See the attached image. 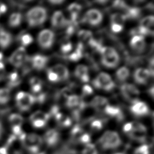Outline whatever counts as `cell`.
Instances as JSON below:
<instances>
[{
  "label": "cell",
  "instance_id": "cell-56",
  "mask_svg": "<svg viewBox=\"0 0 154 154\" xmlns=\"http://www.w3.org/2000/svg\"><path fill=\"white\" fill-rule=\"evenodd\" d=\"M2 130H3L2 125V124L0 123V136H1V134H2Z\"/></svg>",
  "mask_w": 154,
  "mask_h": 154
},
{
  "label": "cell",
  "instance_id": "cell-15",
  "mask_svg": "<svg viewBox=\"0 0 154 154\" xmlns=\"http://www.w3.org/2000/svg\"><path fill=\"white\" fill-rule=\"evenodd\" d=\"M48 61L47 57L42 55H35L31 59V66L37 70L43 69Z\"/></svg>",
  "mask_w": 154,
  "mask_h": 154
},
{
  "label": "cell",
  "instance_id": "cell-9",
  "mask_svg": "<svg viewBox=\"0 0 154 154\" xmlns=\"http://www.w3.org/2000/svg\"><path fill=\"white\" fill-rule=\"evenodd\" d=\"M55 34L50 29L42 31L38 35V42L39 45L43 49H49L53 45Z\"/></svg>",
  "mask_w": 154,
  "mask_h": 154
},
{
  "label": "cell",
  "instance_id": "cell-29",
  "mask_svg": "<svg viewBox=\"0 0 154 154\" xmlns=\"http://www.w3.org/2000/svg\"><path fill=\"white\" fill-rule=\"evenodd\" d=\"M81 102V100L78 96L74 94L69 96L66 100V105L70 108H77Z\"/></svg>",
  "mask_w": 154,
  "mask_h": 154
},
{
  "label": "cell",
  "instance_id": "cell-52",
  "mask_svg": "<svg viewBox=\"0 0 154 154\" xmlns=\"http://www.w3.org/2000/svg\"><path fill=\"white\" fill-rule=\"evenodd\" d=\"M123 131L124 132L128 134L132 131V123H127L123 127Z\"/></svg>",
  "mask_w": 154,
  "mask_h": 154
},
{
  "label": "cell",
  "instance_id": "cell-36",
  "mask_svg": "<svg viewBox=\"0 0 154 154\" xmlns=\"http://www.w3.org/2000/svg\"><path fill=\"white\" fill-rule=\"evenodd\" d=\"M8 82L10 86L13 87L18 85L20 82L18 73L16 72L11 73L8 76Z\"/></svg>",
  "mask_w": 154,
  "mask_h": 154
},
{
  "label": "cell",
  "instance_id": "cell-35",
  "mask_svg": "<svg viewBox=\"0 0 154 154\" xmlns=\"http://www.w3.org/2000/svg\"><path fill=\"white\" fill-rule=\"evenodd\" d=\"M81 154H98V152L94 144L88 143L85 145Z\"/></svg>",
  "mask_w": 154,
  "mask_h": 154
},
{
  "label": "cell",
  "instance_id": "cell-2",
  "mask_svg": "<svg viewBox=\"0 0 154 154\" xmlns=\"http://www.w3.org/2000/svg\"><path fill=\"white\" fill-rule=\"evenodd\" d=\"M47 17V11L42 7H35L30 9L26 14V19L30 26L40 25L45 22Z\"/></svg>",
  "mask_w": 154,
  "mask_h": 154
},
{
  "label": "cell",
  "instance_id": "cell-3",
  "mask_svg": "<svg viewBox=\"0 0 154 154\" xmlns=\"http://www.w3.org/2000/svg\"><path fill=\"white\" fill-rule=\"evenodd\" d=\"M16 105L21 111H28L35 102L34 96L24 91H19L16 96Z\"/></svg>",
  "mask_w": 154,
  "mask_h": 154
},
{
  "label": "cell",
  "instance_id": "cell-57",
  "mask_svg": "<svg viewBox=\"0 0 154 154\" xmlns=\"http://www.w3.org/2000/svg\"><path fill=\"white\" fill-rule=\"evenodd\" d=\"M33 154H46L45 152H38L37 153H33Z\"/></svg>",
  "mask_w": 154,
  "mask_h": 154
},
{
  "label": "cell",
  "instance_id": "cell-16",
  "mask_svg": "<svg viewBox=\"0 0 154 154\" xmlns=\"http://www.w3.org/2000/svg\"><path fill=\"white\" fill-rule=\"evenodd\" d=\"M51 23L55 28H60L65 26L67 25V20L62 13V12L58 11H55L52 16Z\"/></svg>",
  "mask_w": 154,
  "mask_h": 154
},
{
  "label": "cell",
  "instance_id": "cell-51",
  "mask_svg": "<svg viewBox=\"0 0 154 154\" xmlns=\"http://www.w3.org/2000/svg\"><path fill=\"white\" fill-rule=\"evenodd\" d=\"M5 66L3 64V63L0 61V81L4 79L5 76Z\"/></svg>",
  "mask_w": 154,
  "mask_h": 154
},
{
  "label": "cell",
  "instance_id": "cell-21",
  "mask_svg": "<svg viewBox=\"0 0 154 154\" xmlns=\"http://www.w3.org/2000/svg\"><path fill=\"white\" fill-rule=\"evenodd\" d=\"M140 26L143 28L148 32L149 34H153V16H149L143 18L141 22Z\"/></svg>",
  "mask_w": 154,
  "mask_h": 154
},
{
  "label": "cell",
  "instance_id": "cell-1",
  "mask_svg": "<svg viewBox=\"0 0 154 154\" xmlns=\"http://www.w3.org/2000/svg\"><path fill=\"white\" fill-rule=\"evenodd\" d=\"M100 146L104 150H112L118 148L122 144L119 134L115 131H107L99 139Z\"/></svg>",
  "mask_w": 154,
  "mask_h": 154
},
{
  "label": "cell",
  "instance_id": "cell-47",
  "mask_svg": "<svg viewBox=\"0 0 154 154\" xmlns=\"http://www.w3.org/2000/svg\"><path fill=\"white\" fill-rule=\"evenodd\" d=\"M82 93L84 95L86 96L90 95L93 93V89L88 85H85L82 88Z\"/></svg>",
  "mask_w": 154,
  "mask_h": 154
},
{
  "label": "cell",
  "instance_id": "cell-46",
  "mask_svg": "<svg viewBox=\"0 0 154 154\" xmlns=\"http://www.w3.org/2000/svg\"><path fill=\"white\" fill-rule=\"evenodd\" d=\"M113 5H114V7H115L116 8H120V9H125V10H126L128 7L126 5V4L125 3V2L122 1H114Z\"/></svg>",
  "mask_w": 154,
  "mask_h": 154
},
{
  "label": "cell",
  "instance_id": "cell-53",
  "mask_svg": "<svg viewBox=\"0 0 154 154\" xmlns=\"http://www.w3.org/2000/svg\"><path fill=\"white\" fill-rule=\"evenodd\" d=\"M7 7L5 4L0 2V16L7 11Z\"/></svg>",
  "mask_w": 154,
  "mask_h": 154
},
{
  "label": "cell",
  "instance_id": "cell-6",
  "mask_svg": "<svg viewBox=\"0 0 154 154\" xmlns=\"http://www.w3.org/2000/svg\"><path fill=\"white\" fill-rule=\"evenodd\" d=\"M132 131L128 134L132 139L138 142H144L146 139L147 129L141 123L137 122H131Z\"/></svg>",
  "mask_w": 154,
  "mask_h": 154
},
{
  "label": "cell",
  "instance_id": "cell-13",
  "mask_svg": "<svg viewBox=\"0 0 154 154\" xmlns=\"http://www.w3.org/2000/svg\"><path fill=\"white\" fill-rule=\"evenodd\" d=\"M130 45L132 48L137 52H141L144 51L146 46L145 40L143 36L136 35L131 38Z\"/></svg>",
  "mask_w": 154,
  "mask_h": 154
},
{
  "label": "cell",
  "instance_id": "cell-54",
  "mask_svg": "<svg viewBox=\"0 0 154 154\" xmlns=\"http://www.w3.org/2000/svg\"><path fill=\"white\" fill-rule=\"evenodd\" d=\"M49 2H51V4H60L63 2V1H60V0L55 1V0H54V1H50Z\"/></svg>",
  "mask_w": 154,
  "mask_h": 154
},
{
  "label": "cell",
  "instance_id": "cell-31",
  "mask_svg": "<svg viewBox=\"0 0 154 154\" xmlns=\"http://www.w3.org/2000/svg\"><path fill=\"white\" fill-rule=\"evenodd\" d=\"M126 18L125 14L121 13H114L111 16V24H116L123 25L125 23Z\"/></svg>",
  "mask_w": 154,
  "mask_h": 154
},
{
  "label": "cell",
  "instance_id": "cell-44",
  "mask_svg": "<svg viewBox=\"0 0 154 154\" xmlns=\"http://www.w3.org/2000/svg\"><path fill=\"white\" fill-rule=\"evenodd\" d=\"M48 79L51 82H58L60 81L59 78L57 73H55L54 72L51 70L50 69L48 70Z\"/></svg>",
  "mask_w": 154,
  "mask_h": 154
},
{
  "label": "cell",
  "instance_id": "cell-22",
  "mask_svg": "<svg viewBox=\"0 0 154 154\" xmlns=\"http://www.w3.org/2000/svg\"><path fill=\"white\" fill-rule=\"evenodd\" d=\"M104 109L106 114L112 117H116L119 120H122L123 117V115L118 106L107 105Z\"/></svg>",
  "mask_w": 154,
  "mask_h": 154
},
{
  "label": "cell",
  "instance_id": "cell-38",
  "mask_svg": "<svg viewBox=\"0 0 154 154\" xmlns=\"http://www.w3.org/2000/svg\"><path fill=\"white\" fill-rule=\"evenodd\" d=\"M134 154H150L149 146L146 144H141L135 149Z\"/></svg>",
  "mask_w": 154,
  "mask_h": 154
},
{
  "label": "cell",
  "instance_id": "cell-25",
  "mask_svg": "<svg viewBox=\"0 0 154 154\" xmlns=\"http://www.w3.org/2000/svg\"><path fill=\"white\" fill-rule=\"evenodd\" d=\"M126 14H125L126 19H135L138 18L141 15V10L137 7H128L126 10Z\"/></svg>",
  "mask_w": 154,
  "mask_h": 154
},
{
  "label": "cell",
  "instance_id": "cell-58",
  "mask_svg": "<svg viewBox=\"0 0 154 154\" xmlns=\"http://www.w3.org/2000/svg\"><path fill=\"white\" fill-rule=\"evenodd\" d=\"M2 57H3V55H2V54L1 53V52H0V60L2 58Z\"/></svg>",
  "mask_w": 154,
  "mask_h": 154
},
{
  "label": "cell",
  "instance_id": "cell-5",
  "mask_svg": "<svg viewBox=\"0 0 154 154\" xmlns=\"http://www.w3.org/2000/svg\"><path fill=\"white\" fill-rule=\"evenodd\" d=\"M93 85L97 88L103 89L106 91H110L115 87V84L111 76L103 72L99 73L96 79L93 80Z\"/></svg>",
  "mask_w": 154,
  "mask_h": 154
},
{
  "label": "cell",
  "instance_id": "cell-33",
  "mask_svg": "<svg viewBox=\"0 0 154 154\" xmlns=\"http://www.w3.org/2000/svg\"><path fill=\"white\" fill-rule=\"evenodd\" d=\"M49 117H50L49 114L46 112H42L41 111H37L31 115L29 119L31 122H32L34 120H45L47 122Z\"/></svg>",
  "mask_w": 154,
  "mask_h": 154
},
{
  "label": "cell",
  "instance_id": "cell-28",
  "mask_svg": "<svg viewBox=\"0 0 154 154\" xmlns=\"http://www.w3.org/2000/svg\"><path fill=\"white\" fill-rule=\"evenodd\" d=\"M9 122L13 126H21L23 122V118L19 114L13 113L10 115Z\"/></svg>",
  "mask_w": 154,
  "mask_h": 154
},
{
  "label": "cell",
  "instance_id": "cell-59",
  "mask_svg": "<svg viewBox=\"0 0 154 154\" xmlns=\"http://www.w3.org/2000/svg\"><path fill=\"white\" fill-rule=\"evenodd\" d=\"M113 154H125L123 153H122V152H116V153H114Z\"/></svg>",
  "mask_w": 154,
  "mask_h": 154
},
{
  "label": "cell",
  "instance_id": "cell-27",
  "mask_svg": "<svg viewBox=\"0 0 154 154\" xmlns=\"http://www.w3.org/2000/svg\"><path fill=\"white\" fill-rule=\"evenodd\" d=\"M83 45L81 43H79L75 50L73 53L70 54L69 56V58L73 61H76L80 60L82 57L83 53Z\"/></svg>",
  "mask_w": 154,
  "mask_h": 154
},
{
  "label": "cell",
  "instance_id": "cell-34",
  "mask_svg": "<svg viewBox=\"0 0 154 154\" xmlns=\"http://www.w3.org/2000/svg\"><path fill=\"white\" fill-rule=\"evenodd\" d=\"M10 99V91L7 88H0V104L7 103Z\"/></svg>",
  "mask_w": 154,
  "mask_h": 154
},
{
  "label": "cell",
  "instance_id": "cell-43",
  "mask_svg": "<svg viewBox=\"0 0 154 154\" xmlns=\"http://www.w3.org/2000/svg\"><path fill=\"white\" fill-rule=\"evenodd\" d=\"M90 135L87 134V133H83L81 136L80 137L78 138V141L81 143L82 144H84V145H86L88 143H90Z\"/></svg>",
  "mask_w": 154,
  "mask_h": 154
},
{
  "label": "cell",
  "instance_id": "cell-30",
  "mask_svg": "<svg viewBox=\"0 0 154 154\" xmlns=\"http://www.w3.org/2000/svg\"><path fill=\"white\" fill-rule=\"evenodd\" d=\"M55 117V119L57 120V122L62 126L68 127V126H70L72 124L71 119L69 117L62 114L60 112Z\"/></svg>",
  "mask_w": 154,
  "mask_h": 154
},
{
  "label": "cell",
  "instance_id": "cell-19",
  "mask_svg": "<svg viewBox=\"0 0 154 154\" xmlns=\"http://www.w3.org/2000/svg\"><path fill=\"white\" fill-rule=\"evenodd\" d=\"M75 75L76 77L79 78L83 82H87L89 81L90 78L88 75V68L84 65L78 66L75 70Z\"/></svg>",
  "mask_w": 154,
  "mask_h": 154
},
{
  "label": "cell",
  "instance_id": "cell-24",
  "mask_svg": "<svg viewBox=\"0 0 154 154\" xmlns=\"http://www.w3.org/2000/svg\"><path fill=\"white\" fill-rule=\"evenodd\" d=\"M22 20V16L19 12H15L12 13L8 20L9 25L11 27H17L20 25Z\"/></svg>",
  "mask_w": 154,
  "mask_h": 154
},
{
  "label": "cell",
  "instance_id": "cell-45",
  "mask_svg": "<svg viewBox=\"0 0 154 154\" xmlns=\"http://www.w3.org/2000/svg\"><path fill=\"white\" fill-rule=\"evenodd\" d=\"M32 123V125L36 128H41L44 127L46 124V122L45 120H34L32 122H31Z\"/></svg>",
  "mask_w": 154,
  "mask_h": 154
},
{
  "label": "cell",
  "instance_id": "cell-4",
  "mask_svg": "<svg viewBox=\"0 0 154 154\" xmlns=\"http://www.w3.org/2000/svg\"><path fill=\"white\" fill-rule=\"evenodd\" d=\"M23 140L26 148L32 152V154L39 152L40 148L43 142L40 136L34 133L25 135Z\"/></svg>",
  "mask_w": 154,
  "mask_h": 154
},
{
  "label": "cell",
  "instance_id": "cell-20",
  "mask_svg": "<svg viewBox=\"0 0 154 154\" xmlns=\"http://www.w3.org/2000/svg\"><path fill=\"white\" fill-rule=\"evenodd\" d=\"M12 35L10 32L4 29L0 30V48L6 49L12 42Z\"/></svg>",
  "mask_w": 154,
  "mask_h": 154
},
{
  "label": "cell",
  "instance_id": "cell-40",
  "mask_svg": "<svg viewBox=\"0 0 154 154\" xmlns=\"http://www.w3.org/2000/svg\"><path fill=\"white\" fill-rule=\"evenodd\" d=\"M99 52L101 54L102 57L108 56L117 52L113 48L108 47V46H102L100 48Z\"/></svg>",
  "mask_w": 154,
  "mask_h": 154
},
{
  "label": "cell",
  "instance_id": "cell-10",
  "mask_svg": "<svg viewBox=\"0 0 154 154\" xmlns=\"http://www.w3.org/2000/svg\"><path fill=\"white\" fill-rule=\"evenodd\" d=\"M103 16L102 13L97 9H91L85 14L84 20L90 25L96 26L102 20Z\"/></svg>",
  "mask_w": 154,
  "mask_h": 154
},
{
  "label": "cell",
  "instance_id": "cell-11",
  "mask_svg": "<svg viewBox=\"0 0 154 154\" xmlns=\"http://www.w3.org/2000/svg\"><path fill=\"white\" fill-rule=\"evenodd\" d=\"M43 141L49 147H54L57 145L60 140V134L55 129H49L46 132L43 136Z\"/></svg>",
  "mask_w": 154,
  "mask_h": 154
},
{
  "label": "cell",
  "instance_id": "cell-23",
  "mask_svg": "<svg viewBox=\"0 0 154 154\" xmlns=\"http://www.w3.org/2000/svg\"><path fill=\"white\" fill-rule=\"evenodd\" d=\"M81 6L76 3H73L69 5L68 7V10L71 15V21L73 23H75L78 15L81 10Z\"/></svg>",
  "mask_w": 154,
  "mask_h": 154
},
{
  "label": "cell",
  "instance_id": "cell-37",
  "mask_svg": "<svg viewBox=\"0 0 154 154\" xmlns=\"http://www.w3.org/2000/svg\"><path fill=\"white\" fill-rule=\"evenodd\" d=\"M78 36L82 41L87 42L88 43L93 38L92 33L90 31L86 30L80 31L78 33Z\"/></svg>",
  "mask_w": 154,
  "mask_h": 154
},
{
  "label": "cell",
  "instance_id": "cell-42",
  "mask_svg": "<svg viewBox=\"0 0 154 154\" xmlns=\"http://www.w3.org/2000/svg\"><path fill=\"white\" fill-rule=\"evenodd\" d=\"M72 49V45L69 41H66L63 42L61 46V51L64 54H67L70 52Z\"/></svg>",
  "mask_w": 154,
  "mask_h": 154
},
{
  "label": "cell",
  "instance_id": "cell-32",
  "mask_svg": "<svg viewBox=\"0 0 154 154\" xmlns=\"http://www.w3.org/2000/svg\"><path fill=\"white\" fill-rule=\"evenodd\" d=\"M129 76V70L126 67H122L116 72V77L120 81H126Z\"/></svg>",
  "mask_w": 154,
  "mask_h": 154
},
{
  "label": "cell",
  "instance_id": "cell-7",
  "mask_svg": "<svg viewBox=\"0 0 154 154\" xmlns=\"http://www.w3.org/2000/svg\"><path fill=\"white\" fill-rule=\"evenodd\" d=\"M28 60L26 52L24 47L18 48L9 58V62L16 67H20Z\"/></svg>",
  "mask_w": 154,
  "mask_h": 154
},
{
  "label": "cell",
  "instance_id": "cell-39",
  "mask_svg": "<svg viewBox=\"0 0 154 154\" xmlns=\"http://www.w3.org/2000/svg\"><path fill=\"white\" fill-rule=\"evenodd\" d=\"M20 42L23 46H28L33 42V38L29 34H24L20 36Z\"/></svg>",
  "mask_w": 154,
  "mask_h": 154
},
{
  "label": "cell",
  "instance_id": "cell-48",
  "mask_svg": "<svg viewBox=\"0 0 154 154\" xmlns=\"http://www.w3.org/2000/svg\"><path fill=\"white\" fill-rule=\"evenodd\" d=\"M123 25H116V24H111V29L112 32L115 33H118L120 32L123 30Z\"/></svg>",
  "mask_w": 154,
  "mask_h": 154
},
{
  "label": "cell",
  "instance_id": "cell-18",
  "mask_svg": "<svg viewBox=\"0 0 154 154\" xmlns=\"http://www.w3.org/2000/svg\"><path fill=\"white\" fill-rule=\"evenodd\" d=\"M58 75L60 81H65L69 78V72L68 69L63 64H57L50 68Z\"/></svg>",
  "mask_w": 154,
  "mask_h": 154
},
{
  "label": "cell",
  "instance_id": "cell-26",
  "mask_svg": "<svg viewBox=\"0 0 154 154\" xmlns=\"http://www.w3.org/2000/svg\"><path fill=\"white\" fill-rule=\"evenodd\" d=\"M108 100L102 96H96L91 100V106L97 108H100L102 107H105L108 105Z\"/></svg>",
  "mask_w": 154,
  "mask_h": 154
},
{
  "label": "cell",
  "instance_id": "cell-12",
  "mask_svg": "<svg viewBox=\"0 0 154 154\" xmlns=\"http://www.w3.org/2000/svg\"><path fill=\"white\" fill-rule=\"evenodd\" d=\"M132 112L137 116H144L148 114L149 109L147 104L143 102L138 101L131 106Z\"/></svg>",
  "mask_w": 154,
  "mask_h": 154
},
{
  "label": "cell",
  "instance_id": "cell-14",
  "mask_svg": "<svg viewBox=\"0 0 154 154\" xmlns=\"http://www.w3.org/2000/svg\"><path fill=\"white\" fill-rule=\"evenodd\" d=\"M150 75V72L149 70L143 68H138L134 73V79L137 83L144 84L147 82Z\"/></svg>",
  "mask_w": 154,
  "mask_h": 154
},
{
  "label": "cell",
  "instance_id": "cell-55",
  "mask_svg": "<svg viewBox=\"0 0 154 154\" xmlns=\"http://www.w3.org/2000/svg\"><path fill=\"white\" fill-rule=\"evenodd\" d=\"M149 91H150V94H151V96L153 97V87H151V89H150Z\"/></svg>",
  "mask_w": 154,
  "mask_h": 154
},
{
  "label": "cell",
  "instance_id": "cell-41",
  "mask_svg": "<svg viewBox=\"0 0 154 154\" xmlns=\"http://www.w3.org/2000/svg\"><path fill=\"white\" fill-rule=\"evenodd\" d=\"M90 127L92 131H99L103 127L102 122L100 120H95L91 122Z\"/></svg>",
  "mask_w": 154,
  "mask_h": 154
},
{
  "label": "cell",
  "instance_id": "cell-50",
  "mask_svg": "<svg viewBox=\"0 0 154 154\" xmlns=\"http://www.w3.org/2000/svg\"><path fill=\"white\" fill-rule=\"evenodd\" d=\"M29 82H30V84H31V86H34V85H38V84H42V81L37 78V77H33L32 78L30 81H29Z\"/></svg>",
  "mask_w": 154,
  "mask_h": 154
},
{
  "label": "cell",
  "instance_id": "cell-49",
  "mask_svg": "<svg viewBox=\"0 0 154 154\" xmlns=\"http://www.w3.org/2000/svg\"><path fill=\"white\" fill-rule=\"evenodd\" d=\"M40 93V92H39ZM38 93L37 95L36 96H34L35 101H37L40 103H42L45 101L46 98V95L45 93Z\"/></svg>",
  "mask_w": 154,
  "mask_h": 154
},
{
  "label": "cell",
  "instance_id": "cell-8",
  "mask_svg": "<svg viewBox=\"0 0 154 154\" xmlns=\"http://www.w3.org/2000/svg\"><path fill=\"white\" fill-rule=\"evenodd\" d=\"M121 92L124 97L128 101L134 103L138 102L140 92L134 85L130 84L122 85L121 87Z\"/></svg>",
  "mask_w": 154,
  "mask_h": 154
},
{
  "label": "cell",
  "instance_id": "cell-17",
  "mask_svg": "<svg viewBox=\"0 0 154 154\" xmlns=\"http://www.w3.org/2000/svg\"><path fill=\"white\" fill-rule=\"evenodd\" d=\"M119 55L117 52L105 57H102V63L106 67L113 68L116 67L119 63Z\"/></svg>",
  "mask_w": 154,
  "mask_h": 154
}]
</instances>
